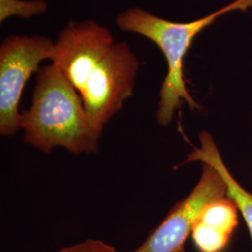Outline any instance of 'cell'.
I'll return each mask as SVG.
<instances>
[{"label": "cell", "mask_w": 252, "mask_h": 252, "mask_svg": "<svg viewBox=\"0 0 252 252\" xmlns=\"http://www.w3.org/2000/svg\"><path fill=\"white\" fill-rule=\"evenodd\" d=\"M199 140L201 146L189 153L183 164L201 162L208 163L216 168L225 180L227 196L233 199L238 207L239 212L242 214L247 223L252 240V193L244 189L229 171L211 135L204 131L199 135Z\"/></svg>", "instance_id": "obj_8"}, {"label": "cell", "mask_w": 252, "mask_h": 252, "mask_svg": "<svg viewBox=\"0 0 252 252\" xmlns=\"http://www.w3.org/2000/svg\"><path fill=\"white\" fill-rule=\"evenodd\" d=\"M186 252V251H185V250H184V249H183V250H181V251H180V252Z\"/></svg>", "instance_id": "obj_11"}, {"label": "cell", "mask_w": 252, "mask_h": 252, "mask_svg": "<svg viewBox=\"0 0 252 252\" xmlns=\"http://www.w3.org/2000/svg\"><path fill=\"white\" fill-rule=\"evenodd\" d=\"M238 207L229 196L205 206L190 234L200 252L224 251L238 226Z\"/></svg>", "instance_id": "obj_7"}, {"label": "cell", "mask_w": 252, "mask_h": 252, "mask_svg": "<svg viewBox=\"0 0 252 252\" xmlns=\"http://www.w3.org/2000/svg\"><path fill=\"white\" fill-rule=\"evenodd\" d=\"M54 41L41 35H9L0 46V135L13 136L21 129L19 105L30 77L51 60Z\"/></svg>", "instance_id": "obj_3"}, {"label": "cell", "mask_w": 252, "mask_h": 252, "mask_svg": "<svg viewBox=\"0 0 252 252\" xmlns=\"http://www.w3.org/2000/svg\"><path fill=\"white\" fill-rule=\"evenodd\" d=\"M140 63L126 42H115L80 93L90 125L102 135L104 127L134 93Z\"/></svg>", "instance_id": "obj_4"}, {"label": "cell", "mask_w": 252, "mask_h": 252, "mask_svg": "<svg viewBox=\"0 0 252 252\" xmlns=\"http://www.w3.org/2000/svg\"><path fill=\"white\" fill-rule=\"evenodd\" d=\"M225 252V251H223V252Z\"/></svg>", "instance_id": "obj_12"}, {"label": "cell", "mask_w": 252, "mask_h": 252, "mask_svg": "<svg viewBox=\"0 0 252 252\" xmlns=\"http://www.w3.org/2000/svg\"><path fill=\"white\" fill-rule=\"evenodd\" d=\"M252 9V0H234L220 9L189 22H173L151 13L146 9L129 8L116 16L115 23L122 30L150 39L162 51L167 63V73L159 94L156 119L159 125H169L184 101L190 109L200 110L184 79V59L199 34L230 12Z\"/></svg>", "instance_id": "obj_2"}, {"label": "cell", "mask_w": 252, "mask_h": 252, "mask_svg": "<svg viewBox=\"0 0 252 252\" xmlns=\"http://www.w3.org/2000/svg\"><path fill=\"white\" fill-rule=\"evenodd\" d=\"M114 43L110 30L96 21H70L54 41L51 61L81 93Z\"/></svg>", "instance_id": "obj_5"}, {"label": "cell", "mask_w": 252, "mask_h": 252, "mask_svg": "<svg viewBox=\"0 0 252 252\" xmlns=\"http://www.w3.org/2000/svg\"><path fill=\"white\" fill-rule=\"evenodd\" d=\"M48 9L46 0H0V23L9 17L28 19L43 15Z\"/></svg>", "instance_id": "obj_9"}, {"label": "cell", "mask_w": 252, "mask_h": 252, "mask_svg": "<svg viewBox=\"0 0 252 252\" xmlns=\"http://www.w3.org/2000/svg\"><path fill=\"white\" fill-rule=\"evenodd\" d=\"M54 252H121L113 246L98 239H87Z\"/></svg>", "instance_id": "obj_10"}, {"label": "cell", "mask_w": 252, "mask_h": 252, "mask_svg": "<svg viewBox=\"0 0 252 252\" xmlns=\"http://www.w3.org/2000/svg\"><path fill=\"white\" fill-rule=\"evenodd\" d=\"M21 129L27 144L46 153L56 147L74 154L96 153L101 137L79 92L54 63L36 73L31 106L21 112Z\"/></svg>", "instance_id": "obj_1"}, {"label": "cell", "mask_w": 252, "mask_h": 252, "mask_svg": "<svg viewBox=\"0 0 252 252\" xmlns=\"http://www.w3.org/2000/svg\"><path fill=\"white\" fill-rule=\"evenodd\" d=\"M227 196V185L215 167L203 163L197 184L189 195L172 207L144 243L130 252H179L184 249L202 209L208 203Z\"/></svg>", "instance_id": "obj_6"}]
</instances>
